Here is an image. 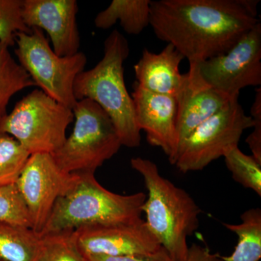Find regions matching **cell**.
Segmentation results:
<instances>
[{
  "instance_id": "cell-19",
  "label": "cell",
  "mask_w": 261,
  "mask_h": 261,
  "mask_svg": "<svg viewBox=\"0 0 261 261\" xmlns=\"http://www.w3.org/2000/svg\"><path fill=\"white\" fill-rule=\"evenodd\" d=\"M35 86L29 73L15 61L9 47L0 42V118L7 114V107L15 94Z\"/></svg>"
},
{
  "instance_id": "cell-1",
  "label": "cell",
  "mask_w": 261,
  "mask_h": 261,
  "mask_svg": "<svg viewBox=\"0 0 261 261\" xmlns=\"http://www.w3.org/2000/svg\"><path fill=\"white\" fill-rule=\"evenodd\" d=\"M258 0H154L150 25L190 63L229 50L258 22Z\"/></svg>"
},
{
  "instance_id": "cell-25",
  "label": "cell",
  "mask_w": 261,
  "mask_h": 261,
  "mask_svg": "<svg viewBox=\"0 0 261 261\" xmlns=\"http://www.w3.org/2000/svg\"><path fill=\"white\" fill-rule=\"evenodd\" d=\"M251 118L253 120V132L247 137L246 143L252 155L261 164V88L256 89L255 99L251 107Z\"/></svg>"
},
{
  "instance_id": "cell-12",
  "label": "cell",
  "mask_w": 261,
  "mask_h": 261,
  "mask_svg": "<svg viewBox=\"0 0 261 261\" xmlns=\"http://www.w3.org/2000/svg\"><path fill=\"white\" fill-rule=\"evenodd\" d=\"M78 10L75 0H23L21 15L29 29L47 33L57 56L66 57L76 54L80 48Z\"/></svg>"
},
{
  "instance_id": "cell-9",
  "label": "cell",
  "mask_w": 261,
  "mask_h": 261,
  "mask_svg": "<svg viewBox=\"0 0 261 261\" xmlns=\"http://www.w3.org/2000/svg\"><path fill=\"white\" fill-rule=\"evenodd\" d=\"M196 64L206 84L229 97H239L245 87H260V21L224 54Z\"/></svg>"
},
{
  "instance_id": "cell-16",
  "label": "cell",
  "mask_w": 261,
  "mask_h": 261,
  "mask_svg": "<svg viewBox=\"0 0 261 261\" xmlns=\"http://www.w3.org/2000/svg\"><path fill=\"white\" fill-rule=\"evenodd\" d=\"M150 0H113L94 18L97 29H111L119 22L125 32L137 35L150 24Z\"/></svg>"
},
{
  "instance_id": "cell-23",
  "label": "cell",
  "mask_w": 261,
  "mask_h": 261,
  "mask_svg": "<svg viewBox=\"0 0 261 261\" xmlns=\"http://www.w3.org/2000/svg\"><path fill=\"white\" fill-rule=\"evenodd\" d=\"M0 222L32 228L28 210L15 185L0 186Z\"/></svg>"
},
{
  "instance_id": "cell-18",
  "label": "cell",
  "mask_w": 261,
  "mask_h": 261,
  "mask_svg": "<svg viewBox=\"0 0 261 261\" xmlns=\"http://www.w3.org/2000/svg\"><path fill=\"white\" fill-rule=\"evenodd\" d=\"M225 227L238 235V243L229 256H221L224 261H259L261 257V210L249 209L241 215L238 224H224Z\"/></svg>"
},
{
  "instance_id": "cell-26",
  "label": "cell",
  "mask_w": 261,
  "mask_h": 261,
  "mask_svg": "<svg viewBox=\"0 0 261 261\" xmlns=\"http://www.w3.org/2000/svg\"><path fill=\"white\" fill-rule=\"evenodd\" d=\"M86 257L87 261H175L163 247L158 251L142 255L116 257L89 255Z\"/></svg>"
},
{
  "instance_id": "cell-3",
  "label": "cell",
  "mask_w": 261,
  "mask_h": 261,
  "mask_svg": "<svg viewBox=\"0 0 261 261\" xmlns=\"http://www.w3.org/2000/svg\"><path fill=\"white\" fill-rule=\"evenodd\" d=\"M126 38L113 31L104 42V56L90 70L75 79L73 92L77 101L89 99L100 106L113 121L122 146L140 145L141 130L136 121L133 99L127 90L123 63L129 56Z\"/></svg>"
},
{
  "instance_id": "cell-11",
  "label": "cell",
  "mask_w": 261,
  "mask_h": 261,
  "mask_svg": "<svg viewBox=\"0 0 261 261\" xmlns=\"http://www.w3.org/2000/svg\"><path fill=\"white\" fill-rule=\"evenodd\" d=\"M73 232L85 256L142 255L162 247L142 219L135 222L82 226Z\"/></svg>"
},
{
  "instance_id": "cell-6",
  "label": "cell",
  "mask_w": 261,
  "mask_h": 261,
  "mask_svg": "<svg viewBox=\"0 0 261 261\" xmlns=\"http://www.w3.org/2000/svg\"><path fill=\"white\" fill-rule=\"evenodd\" d=\"M73 110L36 89L0 118V132L18 140L31 154H53L66 140Z\"/></svg>"
},
{
  "instance_id": "cell-21",
  "label": "cell",
  "mask_w": 261,
  "mask_h": 261,
  "mask_svg": "<svg viewBox=\"0 0 261 261\" xmlns=\"http://www.w3.org/2000/svg\"><path fill=\"white\" fill-rule=\"evenodd\" d=\"M225 163L233 179L261 196V164L252 155L240 150L238 146L228 150L224 155Z\"/></svg>"
},
{
  "instance_id": "cell-15",
  "label": "cell",
  "mask_w": 261,
  "mask_h": 261,
  "mask_svg": "<svg viewBox=\"0 0 261 261\" xmlns=\"http://www.w3.org/2000/svg\"><path fill=\"white\" fill-rule=\"evenodd\" d=\"M184 59L185 57L171 44H167L160 53L145 49L134 66L136 83L152 93L176 97L183 83L179 65Z\"/></svg>"
},
{
  "instance_id": "cell-17",
  "label": "cell",
  "mask_w": 261,
  "mask_h": 261,
  "mask_svg": "<svg viewBox=\"0 0 261 261\" xmlns=\"http://www.w3.org/2000/svg\"><path fill=\"white\" fill-rule=\"evenodd\" d=\"M42 243L32 228L0 222V257L5 261H39Z\"/></svg>"
},
{
  "instance_id": "cell-28",
  "label": "cell",
  "mask_w": 261,
  "mask_h": 261,
  "mask_svg": "<svg viewBox=\"0 0 261 261\" xmlns=\"http://www.w3.org/2000/svg\"><path fill=\"white\" fill-rule=\"evenodd\" d=\"M0 261H5V260H3V258H1V257H0Z\"/></svg>"
},
{
  "instance_id": "cell-4",
  "label": "cell",
  "mask_w": 261,
  "mask_h": 261,
  "mask_svg": "<svg viewBox=\"0 0 261 261\" xmlns=\"http://www.w3.org/2000/svg\"><path fill=\"white\" fill-rule=\"evenodd\" d=\"M146 196L144 192L114 193L102 187L94 173H82L75 187L57 201L40 235L140 221Z\"/></svg>"
},
{
  "instance_id": "cell-22",
  "label": "cell",
  "mask_w": 261,
  "mask_h": 261,
  "mask_svg": "<svg viewBox=\"0 0 261 261\" xmlns=\"http://www.w3.org/2000/svg\"><path fill=\"white\" fill-rule=\"evenodd\" d=\"M42 239L39 261H87L79 247L73 230L42 235Z\"/></svg>"
},
{
  "instance_id": "cell-2",
  "label": "cell",
  "mask_w": 261,
  "mask_h": 261,
  "mask_svg": "<svg viewBox=\"0 0 261 261\" xmlns=\"http://www.w3.org/2000/svg\"><path fill=\"white\" fill-rule=\"evenodd\" d=\"M130 166L145 181L147 195L142 206L146 225L175 261H185L187 238L199 227L201 209L183 189L163 177L150 160L134 158Z\"/></svg>"
},
{
  "instance_id": "cell-10",
  "label": "cell",
  "mask_w": 261,
  "mask_h": 261,
  "mask_svg": "<svg viewBox=\"0 0 261 261\" xmlns=\"http://www.w3.org/2000/svg\"><path fill=\"white\" fill-rule=\"evenodd\" d=\"M80 174L63 171L49 153L31 154L16 185L28 210L32 228L40 234L57 201L75 187Z\"/></svg>"
},
{
  "instance_id": "cell-5",
  "label": "cell",
  "mask_w": 261,
  "mask_h": 261,
  "mask_svg": "<svg viewBox=\"0 0 261 261\" xmlns=\"http://www.w3.org/2000/svg\"><path fill=\"white\" fill-rule=\"evenodd\" d=\"M73 132L51 154L63 171L71 174L94 173L112 159L122 146L109 116L89 99L78 101L73 108Z\"/></svg>"
},
{
  "instance_id": "cell-14",
  "label": "cell",
  "mask_w": 261,
  "mask_h": 261,
  "mask_svg": "<svg viewBox=\"0 0 261 261\" xmlns=\"http://www.w3.org/2000/svg\"><path fill=\"white\" fill-rule=\"evenodd\" d=\"M176 99L178 153L182 143L193 130L219 112L233 98L206 84L199 73L196 63H190V69L183 74V83Z\"/></svg>"
},
{
  "instance_id": "cell-7",
  "label": "cell",
  "mask_w": 261,
  "mask_h": 261,
  "mask_svg": "<svg viewBox=\"0 0 261 261\" xmlns=\"http://www.w3.org/2000/svg\"><path fill=\"white\" fill-rule=\"evenodd\" d=\"M15 44V53L19 64L29 73L35 86L73 110L78 102L73 85L87 64L85 54L79 51L73 56H57L44 32L38 28L32 29L29 33H18Z\"/></svg>"
},
{
  "instance_id": "cell-8",
  "label": "cell",
  "mask_w": 261,
  "mask_h": 261,
  "mask_svg": "<svg viewBox=\"0 0 261 261\" xmlns=\"http://www.w3.org/2000/svg\"><path fill=\"white\" fill-rule=\"evenodd\" d=\"M252 126L251 116L245 114L238 97L233 98L187 137L173 165L184 173L201 171L238 146L243 132Z\"/></svg>"
},
{
  "instance_id": "cell-20",
  "label": "cell",
  "mask_w": 261,
  "mask_h": 261,
  "mask_svg": "<svg viewBox=\"0 0 261 261\" xmlns=\"http://www.w3.org/2000/svg\"><path fill=\"white\" fill-rule=\"evenodd\" d=\"M30 155L14 137L0 132V186L16 184Z\"/></svg>"
},
{
  "instance_id": "cell-13",
  "label": "cell",
  "mask_w": 261,
  "mask_h": 261,
  "mask_svg": "<svg viewBox=\"0 0 261 261\" xmlns=\"http://www.w3.org/2000/svg\"><path fill=\"white\" fill-rule=\"evenodd\" d=\"M133 89L132 97L137 126L145 132L147 142L162 149L169 162L174 164L177 153L176 97L148 92L136 82Z\"/></svg>"
},
{
  "instance_id": "cell-24",
  "label": "cell",
  "mask_w": 261,
  "mask_h": 261,
  "mask_svg": "<svg viewBox=\"0 0 261 261\" xmlns=\"http://www.w3.org/2000/svg\"><path fill=\"white\" fill-rule=\"evenodd\" d=\"M22 0H0V42L13 47L19 32L29 33L22 18Z\"/></svg>"
},
{
  "instance_id": "cell-27",
  "label": "cell",
  "mask_w": 261,
  "mask_h": 261,
  "mask_svg": "<svg viewBox=\"0 0 261 261\" xmlns=\"http://www.w3.org/2000/svg\"><path fill=\"white\" fill-rule=\"evenodd\" d=\"M185 261H224L219 253H213L206 246L192 244L189 247L188 252Z\"/></svg>"
}]
</instances>
